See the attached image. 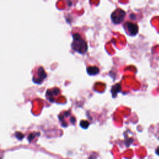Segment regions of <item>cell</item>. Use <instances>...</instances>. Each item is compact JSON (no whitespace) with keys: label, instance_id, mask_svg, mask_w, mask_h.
Listing matches in <instances>:
<instances>
[{"label":"cell","instance_id":"6da1fadb","mask_svg":"<svg viewBox=\"0 0 159 159\" xmlns=\"http://www.w3.org/2000/svg\"><path fill=\"white\" fill-rule=\"evenodd\" d=\"M72 49L80 54L85 53L88 50V43L83 34L75 28L72 30Z\"/></svg>","mask_w":159,"mask_h":159},{"label":"cell","instance_id":"7a4b0ae2","mask_svg":"<svg viewBox=\"0 0 159 159\" xmlns=\"http://www.w3.org/2000/svg\"><path fill=\"white\" fill-rule=\"evenodd\" d=\"M32 81L34 83L40 84L46 79L47 73L43 66L38 65L33 68L32 71Z\"/></svg>","mask_w":159,"mask_h":159},{"label":"cell","instance_id":"3957f363","mask_svg":"<svg viewBox=\"0 0 159 159\" xmlns=\"http://www.w3.org/2000/svg\"><path fill=\"white\" fill-rule=\"evenodd\" d=\"M125 16V12L120 8H117L112 12L111 15V18L113 23H114L115 24H118L123 21Z\"/></svg>","mask_w":159,"mask_h":159},{"label":"cell","instance_id":"277c9868","mask_svg":"<svg viewBox=\"0 0 159 159\" xmlns=\"http://www.w3.org/2000/svg\"><path fill=\"white\" fill-rule=\"evenodd\" d=\"M123 27L125 32L129 35H135L139 32L138 25L133 22L126 21L123 24Z\"/></svg>","mask_w":159,"mask_h":159},{"label":"cell","instance_id":"5b68a950","mask_svg":"<svg viewBox=\"0 0 159 159\" xmlns=\"http://www.w3.org/2000/svg\"><path fill=\"white\" fill-rule=\"evenodd\" d=\"M60 89L57 87L50 88L47 89L45 96L48 101L50 102H55L56 99H58L59 95H60Z\"/></svg>","mask_w":159,"mask_h":159},{"label":"cell","instance_id":"8992f818","mask_svg":"<svg viewBox=\"0 0 159 159\" xmlns=\"http://www.w3.org/2000/svg\"><path fill=\"white\" fill-rule=\"evenodd\" d=\"M86 71L89 75H95L99 72V69L96 66L89 65L86 68Z\"/></svg>","mask_w":159,"mask_h":159},{"label":"cell","instance_id":"52a82bcc","mask_svg":"<svg viewBox=\"0 0 159 159\" xmlns=\"http://www.w3.org/2000/svg\"><path fill=\"white\" fill-rule=\"evenodd\" d=\"M80 125L83 128L86 129L88 127V125H89V123L87 121H86V120H81V122H80Z\"/></svg>","mask_w":159,"mask_h":159},{"label":"cell","instance_id":"ba28073f","mask_svg":"<svg viewBox=\"0 0 159 159\" xmlns=\"http://www.w3.org/2000/svg\"><path fill=\"white\" fill-rule=\"evenodd\" d=\"M16 137L19 139V140H22L24 137V135L22 134V133H20V132H16Z\"/></svg>","mask_w":159,"mask_h":159},{"label":"cell","instance_id":"9c48e42d","mask_svg":"<svg viewBox=\"0 0 159 159\" xmlns=\"http://www.w3.org/2000/svg\"><path fill=\"white\" fill-rule=\"evenodd\" d=\"M155 152H156V153H157L158 155H159V146L156 148Z\"/></svg>","mask_w":159,"mask_h":159}]
</instances>
